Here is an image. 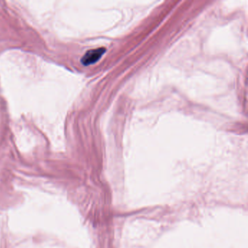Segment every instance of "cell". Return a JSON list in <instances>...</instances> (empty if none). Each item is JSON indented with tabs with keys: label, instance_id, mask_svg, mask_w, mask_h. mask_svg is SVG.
Masks as SVG:
<instances>
[{
	"label": "cell",
	"instance_id": "cell-1",
	"mask_svg": "<svg viewBox=\"0 0 248 248\" xmlns=\"http://www.w3.org/2000/svg\"><path fill=\"white\" fill-rule=\"evenodd\" d=\"M106 49L104 47H99V48L88 50L82 57L81 62L84 65L94 64L95 63L99 61V59L106 53Z\"/></svg>",
	"mask_w": 248,
	"mask_h": 248
}]
</instances>
